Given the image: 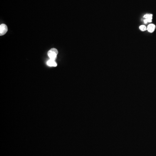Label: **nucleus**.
I'll return each mask as SVG.
<instances>
[{
	"label": "nucleus",
	"mask_w": 156,
	"mask_h": 156,
	"mask_svg": "<svg viewBox=\"0 0 156 156\" xmlns=\"http://www.w3.org/2000/svg\"><path fill=\"white\" fill-rule=\"evenodd\" d=\"M58 53V51L55 48H52L50 51L48 52V55L50 57V59L55 60L57 57V54Z\"/></svg>",
	"instance_id": "f257e3e1"
},
{
	"label": "nucleus",
	"mask_w": 156,
	"mask_h": 156,
	"mask_svg": "<svg viewBox=\"0 0 156 156\" xmlns=\"http://www.w3.org/2000/svg\"><path fill=\"white\" fill-rule=\"evenodd\" d=\"M8 27L5 24H1L0 25V35L5 34L8 31Z\"/></svg>",
	"instance_id": "f03ea898"
},
{
	"label": "nucleus",
	"mask_w": 156,
	"mask_h": 156,
	"mask_svg": "<svg viewBox=\"0 0 156 156\" xmlns=\"http://www.w3.org/2000/svg\"><path fill=\"white\" fill-rule=\"evenodd\" d=\"M145 18L144 20V23L145 24H147V23H150L152 22L153 15L152 14H146L144 16Z\"/></svg>",
	"instance_id": "7ed1b4c3"
},
{
	"label": "nucleus",
	"mask_w": 156,
	"mask_h": 156,
	"mask_svg": "<svg viewBox=\"0 0 156 156\" xmlns=\"http://www.w3.org/2000/svg\"><path fill=\"white\" fill-rule=\"evenodd\" d=\"M156 26L153 24H149L147 27V30L150 33L154 32V31L155 30Z\"/></svg>",
	"instance_id": "20e7f679"
},
{
	"label": "nucleus",
	"mask_w": 156,
	"mask_h": 156,
	"mask_svg": "<svg viewBox=\"0 0 156 156\" xmlns=\"http://www.w3.org/2000/svg\"><path fill=\"white\" fill-rule=\"evenodd\" d=\"M47 65L50 66H54L56 67L57 66V63L55 62V60H52V59H50L49 61H47Z\"/></svg>",
	"instance_id": "39448f33"
},
{
	"label": "nucleus",
	"mask_w": 156,
	"mask_h": 156,
	"mask_svg": "<svg viewBox=\"0 0 156 156\" xmlns=\"http://www.w3.org/2000/svg\"><path fill=\"white\" fill-rule=\"evenodd\" d=\"M139 28L142 31H145L146 30H147V27H146V26L145 25H141L140 26Z\"/></svg>",
	"instance_id": "423d86ee"
}]
</instances>
